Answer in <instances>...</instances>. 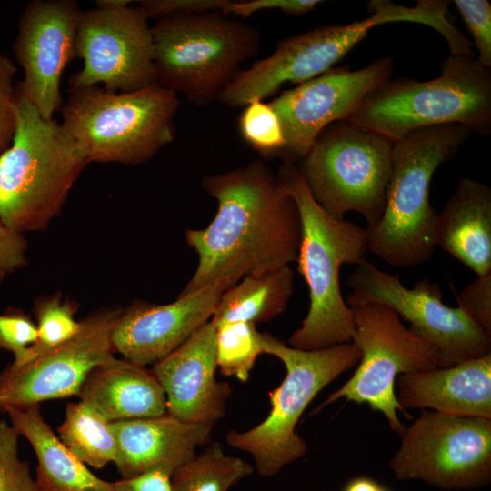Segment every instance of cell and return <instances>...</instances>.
I'll use <instances>...</instances> for the list:
<instances>
[{
    "label": "cell",
    "instance_id": "83f0119b",
    "mask_svg": "<svg viewBox=\"0 0 491 491\" xmlns=\"http://www.w3.org/2000/svg\"><path fill=\"white\" fill-rule=\"evenodd\" d=\"M76 304L64 300L60 296L41 297L35 303L37 337L19 365L45 354L72 338L80 329L81 323L75 319Z\"/></svg>",
    "mask_w": 491,
    "mask_h": 491
},
{
    "label": "cell",
    "instance_id": "2e32d148",
    "mask_svg": "<svg viewBox=\"0 0 491 491\" xmlns=\"http://www.w3.org/2000/svg\"><path fill=\"white\" fill-rule=\"evenodd\" d=\"M393 67L391 56L357 70L333 67L272 100L269 104L286 141L284 162L302 159L326 126L346 120L367 95L391 78Z\"/></svg>",
    "mask_w": 491,
    "mask_h": 491
},
{
    "label": "cell",
    "instance_id": "8992f818",
    "mask_svg": "<svg viewBox=\"0 0 491 491\" xmlns=\"http://www.w3.org/2000/svg\"><path fill=\"white\" fill-rule=\"evenodd\" d=\"M151 32L156 83L199 105L219 100L261 48L256 28L220 10L163 17Z\"/></svg>",
    "mask_w": 491,
    "mask_h": 491
},
{
    "label": "cell",
    "instance_id": "ffe728a7",
    "mask_svg": "<svg viewBox=\"0 0 491 491\" xmlns=\"http://www.w3.org/2000/svg\"><path fill=\"white\" fill-rule=\"evenodd\" d=\"M396 396L406 409L491 419V354L451 366L403 374Z\"/></svg>",
    "mask_w": 491,
    "mask_h": 491
},
{
    "label": "cell",
    "instance_id": "1f68e13d",
    "mask_svg": "<svg viewBox=\"0 0 491 491\" xmlns=\"http://www.w3.org/2000/svg\"><path fill=\"white\" fill-rule=\"evenodd\" d=\"M474 39L478 62L491 68V5L487 0H455Z\"/></svg>",
    "mask_w": 491,
    "mask_h": 491
},
{
    "label": "cell",
    "instance_id": "cb8c5ba5",
    "mask_svg": "<svg viewBox=\"0 0 491 491\" xmlns=\"http://www.w3.org/2000/svg\"><path fill=\"white\" fill-rule=\"evenodd\" d=\"M5 413L35 451L39 491H116L113 482L97 477L63 445L42 416L39 405L24 409L9 407Z\"/></svg>",
    "mask_w": 491,
    "mask_h": 491
},
{
    "label": "cell",
    "instance_id": "d6986e66",
    "mask_svg": "<svg viewBox=\"0 0 491 491\" xmlns=\"http://www.w3.org/2000/svg\"><path fill=\"white\" fill-rule=\"evenodd\" d=\"M216 328L209 320L180 346L153 365L166 396V414L185 423L212 427L225 415L232 395L215 379Z\"/></svg>",
    "mask_w": 491,
    "mask_h": 491
},
{
    "label": "cell",
    "instance_id": "d4e9b609",
    "mask_svg": "<svg viewBox=\"0 0 491 491\" xmlns=\"http://www.w3.org/2000/svg\"><path fill=\"white\" fill-rule=\"evenodd\" d=\"M289 266L243 277L222 295L210 319L215 327L232 322L266 323L282 314L294 289Z\"/></svg>",
    "mask_w": 491,
    "mask_h": 491
},
{
    "label": "cell",
    "instance_id": "52a82bcc",
    "mask_svg": "<svg viewBox=\"0 0 491 491\" xmlns=\"http://www.w3.org/2000/svg\"><path fill=\"white\" fill-rule=\"evenodd\" d=\"M177 94L155 83L132 92L70 88L62 125L87 162L139 165L173 142Z\"/></svg>",
    "mask_w": 491,
    "mask_h": 491
},
{
    "label": "cell",
    "instance_id": "f35d334b",
    "mask_svg": "<svg viewBox=\"0 0 491 491\" xmlns=\"http://www.w3.org/2000/svg\"><path fill=\"white\" fill-rule=\"evenodd\" d=\"M26 242L22 234L0 223V268L6 273L25 265Z\"/></svg>",
    "mask_w": 491,
    "mask_h": 491
},
{
    "label": "cell",
    "instance_id": "d590c367",
    "mask_svg": "<svg viewBox=\"0 0 491 491\" xmlns=\"http://www.w3.org/2000/svg\"><path fill=\"white\" fill-rule=\"evenodd\" d=\"M229 0H144L138 8L149 18L222 11Z\"/></svg>",
    "mask_w": 491,
    "mask_h": 491
},
{
    "label": "cell",
    "instance_id": "44dd1931",
    "mask_svg": "<svg viewBox=\"0 0 491 491\" xmlns=\"http://www.w3.org/2000/svg\"><path fill=\"white\" fill-rule=\"evenodd\" d=\"M117 443L115 464L122 478L154 466L177 468L210 441L212 427L180 421L167 414L110 422Z\"/></svg>",
    "mask_w": 491,
    "mask_h": 491
},
{
    "label": "cell",
    "instance_id": "f1b7e54d",
    "mask_svg": "<svg viewBox=\"0 0 491 491\" xmlns=\"http://www.w3.org/2000/svg\"><path fill=\"white\" fill-rule=\"evenodd\" d=\"M215 328L221 374L246 382L256 358L263 354L262 333L255 324L246 322L226 323Z\"/></svg>",
    "mask_w": 491,
    "mask_h": 491
},
{
    "label": "cell",
    "instance_id": "603a6c76",
    "mask_svg": "<svg viewBox=\"0 0 491 491\" xmlns=\"http://www.w3.org/2000/svg\"><path fill=\"white\" fill-rule=\"evenodd\" d=\"M107 421L166 414V396L152 369L115 356L87 375L77 395Z\"/></svg>",
    "mask_w": 491,
    "mask_h": 491
},
{
    "label": "cell",
    "instance_id": "277c9868",
    "mask_svg": "<svg viewBox=\"0 0 491 491\" xmlns=\"http://www.w3.org/2000/svg\"><path fill=\"white\" fill-rule=\"evenodd\" d=\"M471 132L458 125L420 128L394 142L386 202L368 233V249L400 268L431 259L436 213L430 205L436 170L450 160Z\"/></svg>",
    "mask_w": 491,
    "mask_h": 491
},
{
    "label": "cell",
    "instance_id": "74e56055",
    "mask_svg": "<svg viewBox=\"0 0 491 491\" xmlns=\"http://www.w3.org/2000/svg\"><path fill=\"white\" fill-rule=\"evenodd\" d=\"M175 469L171 465H160L113 485L116 491H174L172 476Z\"/></svg>",
    "mask_w": 491,
    "mask_h": 491
},
{
    "label": "cell",
    "instance_id": "4dcf8cb0",
    "mask_svg": "<svg viewBox=\"0 0 491 491\" xmlns=\"http://www.w3.org/2000/svg\"><path fill=\"white\" fill-rule=\"evenodd\" d=\"M20 434L0 420V491H39L27 461L19 457Z\"/></svg>",
    "mask_w": 491,
    "mask_h": 491
},
{
    "label": "cell",
    "instance_id": "7a4b0ae2",
    "mask_svg": "<svg viewBox=\"0 0 491 491\" xmlns=\"http://www.w3.org/2000/svg\"><path fill=\"white\" fill-rule=\"evenodd\" d=\"M301 219L297 271L309 290V309L288 339L289 346L318 350L352 341L354 322L340 289L343 264L356 265L368 249L366 228L333 217L313 198L298 168L284 162L276 173Z\"/></svg>",
    "mask_w": 491,
    "mask_h": 491
},
{
    "label": "cell",
    "instance_id": "7402d4cb",
    "mask_svg": "<svg viewBox=\"0 0 491 491\" xmlns=\"http://www.w3.org/2000/svg\"><path fill=\"white\" fill-rule=\"evenodd\" d=\"M435 243L476 276L491 274V189L462 178L436 214Z\"/></svg>",
    "mask_w": 491,
    "mask_h": 491
},
{
    "label": "cell",
    "instance_id": "9a60e30c",
    "mask_svg": "<svg viewBox=\"0 0 491 491\" xmlns=\"http://www.w3.org/2000/svg\"><path fill=\"white\" fill-rule=\"evenodd\" d=\"M123 310L104 308L80 320L69 340L20 366L0 371V413L77 396L87 375L113 357L111 336Z\"/></svg>",
    "mask_w": 491,
    "mask_h": 491
},
{
    "label": "cell",
    "instance_id": "8d00e7d4",
    "mask_svg": "<svg viewBox=\"0 0 491 491\" xmlns=\"http://www.w3.org/2000/svg\"><path fill=\"white\" fill-rule=\"evenodd\" d=\"M321 1L317 0H250L229 1L222 10L230 15L248 17L263 10H280L290 15H302L313 10Z\"/></svg>",
    "mask_w": 491,
    "mask_h": 491
},
{
    "label": "cell",
    "instance_id": "7c38bea8",
    "mask_svg": "<svg viewBox=\"0 0 491 491\" xmlns=\"http://www.w3.org/2000/svg\"><path fill=\"white\" fill-rule=\"evenodd\" d=\"M372 14L346 25L320 26L277 43L275 52L242 70L222 93L219 101L240 107L264 100L286 83L301 84L333 68L375 26L392 22H415L413 7L374 0Z\"/></svg>",
    "mask_w": 491,
    "mask_h": 491
},
{
    "label": "cell",
    "instance_id": "e575fe53",
    "mask_svg": "<svg viewBox=\"0 0 491 491\" xmlns=\"http://www.w3.org/2000/svg\"><path fill=\"white\" fill-rule=\"evenodd\" d=\"M15 73L14 62L0 52V155L11 145L15 131Z\"/></svg>",
    "mask_w": 491,
    "mask_h": 491
},
{
    "label": "cell",
    "instance_id": "ab89813d",
    "mask_svg": "<svg viewBox=\"0 0 491 491\" xmlns=\"http://www.w3.org/2000/svg\"><path fill=\"white\" fill-rule=\"evenodd\" d=\"M343 491H390L376 480L366 476H356L350 479Z\"/></svg>",
    "mask_w": 491,
    "mask_h": 491
},
{
    "label": "cell",
    "instance_id": "60d3db41",
    "mask_svg": "<svg viewBox=\"0 0 491 491\" xmlns=\"http://www.w3.org/2000/svg\"><path fill=\"white\" fill-rule=\"evenodd\" d=\"M132 1L129 0H98L97 6L114 7L118 5H129Z\"/></svg>",
    "mask_w": 491,
    "mask_h": 491
},
{
    "label": "cell",
    "instance_id": "f546056e",
    "mask_svg": "<svg viewBox=\"0 0 491 491\" xmlns=\"http://www.w3.org/2000/svg\"><path fill=\"white\" fill-rule=\"evenodd\" d=\"M244 140L264 155L282 156L286 146L280 120L269 103L256 100L245 105L238 119Z\"/></svg>",
    "mask_w": 491,
    "mask_h": 491
},
{
    "label": "cell",
    "instance_id": "ba28073f",
    "mask_svg": "<svg viewBox=\"0 0 491 491\" xmlns=\"http://www.w3.org/2000/svg\"><path fill=\"white\" fill-rule=\"evenodd\" d=\"M262 350L279 358L286 375L269 392L268 416L247 431L230 430L225 439L230 446L249 453L257 473L269 477L306 454L307 445L296 431L302 414L323 388L357 365L360 352L353 342L300 350L269 333H262Z\"/></svg>",
    "mask_w": 491,
    "mask_h": 491
},
{
    "label": "cell",
    "instance_id": "d6a6232c",
    "mask_svg": "<svg viewBox=\"0 0 491 491\" xmlns=\"http://www.w3.org/2000/svg\"><path fill=\"white\" fill-rule=\"evenodd\" d=\"M37 337L36 325L23 311L15 309L0 314V349L12 352V365H19Z\"/></svg>",
    "mask_w": 491,
    "mask_h": 491
},
{
    "label": "cell",
    "instance_id": "8fae6325",
    "mask_svg": "<svg viewBox=\"0 0 491 491\" xmlns=\"http://www.w3.org/2000/svg\"><path fill=\"white\" fill-rule=\"evenodd\" d=\"M399 436L389 461L398 480L454 491L490 484L491 419L422 410Z\"/></svg>",
    "mask_w": 491,
    "mask_h": 491
},
{
    "label": "cell",
    "instance_id": "484cf974",
    "mask_svg": "<svg viewBox=\"0 0 491 491\" xmlns=\"http://www.w3.org/2000/svg\"><path fill=\"white\" fill-rule=\"evenodd\" d=\"M58 438L80 461L95 468L115 462L117 443L110 422L83 401L69 403Z\"/></svg>",
    "mask_w": 491,
    "mask_h": 491
},
{
    "label": "cell",
    "instance_id": "4316f807",
    "mask_svg": "<svg viewBox=\"0 0 491 491\" xmlns=\"http://www.w3.org/2000/svg\"><path fill=\"white\" fill-rule=\"evenodd\" d=\"M253 472L248 462L226 455L214 442L175 470L172 486L174 491H228Z\"/></svg>",
    "mask_w": 491,
    "mask_h": 491
},
{
    "label": "cell",
    "instance_id": "3957f363",
    "mask_svg": "<svg viewBox=\"0 0 491 491\" xmlns=\"http://www.w3.org/2000/svg\"><path fill=\"white\" fill-rule=\"evenodd\" d=\"M16 125L0 155V223L18 234L45 229L88 164L62 124L44 119L16 87Z\"/></svg>",
    "mask_w": 491,
    "mask_h": 491
},
{
    "label": "cell",
    "instance_id": "5b68a950",
    "mask_svg": "<svg viewBox=\"0 0 491 491\" xmlns=\"http://www.w3.org/2000/svg\"><path fill=\"white\" fill-rule=\"evenodd\" d=\"M396 142L430 126L491 133V70L475 56L450 55L428 81L390 78L346 120Z\"/></svg>",
    "mask_w": 491,
    "mask_h": 491
},
{
    "label": "cell",
    "instance_id": "4fadbf2b",
    "mask_svg": "<svg viewBox=\"0 0 491 491\" xmlns=\"http://www.w3.org/2000/svg\"><path fill=\"white\" fill-rule=\"evenodd\" d=\"M347 286L351 288L346 298L347 306L376 302L390 307L410 324L414 334L440 352L443 367L491 354V335L476 326L458 306L445 305L436 282L424 278L409 288L398 276L364 258L348 276Z\"/></svg>",
    "mask_w": 491,
    "mask_h": 491
},
{
    "label": "cell",
    "instance_id": "9c48e42d",
    "mask_svg": "<svg viewBox=\"0 0 491 491\" xmlns=\"http://www.w3.org/2000/svg\"><path fill=\"white\" fill-rule=\"evenodd\" d=\"M394 142L348 121L326 126L298 168L313 198L333 217L356 212L375 226L386 202Z\"/></svg>",
    "mask_w": 491,
    "mask_h": 491
},
{
    "label": "cell",
    "instance_id": "836d02e7",
    "mask_svg": "<svg viewBox=\"0 0 491 491\" xmlns=\"http://www.w3.org/2000/svg\"><path fill=\"white\" fill-rule=\"evenodd\" d=\"M456 300L466 316L491 335V274L476 276L463 288Z\"/></svg>",
    "mask_w": 491,
    "mask_h": 491
},
{
    "label": "cell",
    "instance_id": "e0dca14e",
    "mask_svg": "<svg viewBox=\"0 0 491 491\" xmlns=\"http://www.w3.org/2000/svg\"><path fill=\"white\" fill-rule=\"evenodd\" d=\"M81 12L72 0H35L18 21L13 50L24 78L16 87L45 120L63 105L60 81L75 56Z\"/></svg>",
    "mask_w": 491,
    "mask_h": 491
},
{
    "label": "cell",
    "instance_id": "b9f144b4",
    "mask_svg": "<svg viewBox=\"0 0 491 491\" xmlns=\"http://www.w3.org/2000/svg\"><path fill=\"white\" fill-rule=\"evenodd\" d=\"M5 274L6 272L0 268V282L2 281Z\"/></svg>",
    "mask_w": 491,
    "mask_h": 491
},
{
    "label": "cell",
    "instance_id": "5bb4252c",
    "mask_svg": "<svg viewBox=\"0 0 491 491\" xmlns=\"http://www.w3.org/2000/svg\"><path fill=\"white\" fill-rule=\"evenodd\" d=\"M75 55L84 65L70 88L103 84L111 92H132L156 83L148 18L129 5L82 11Z\"/></svg>",
    "mask_w": 491,
    "mask_h": 491
},
{
    "label": "cell",
    "instance_id": "6da1fadb",
    "mask_svg": "<svg viewBox=\"0 0 491 491\" xmlns=\"http://www.w3.org/2000/svg\"><path fill=\"white\" fill-rule=\"evenodd\" d=\"M201 185L217 201L218 209L206 227L185 230V241L196 252L198 265L180 295L220 279L236 285L246 276L296 261L300 214L266 165L255 161L208 175Z\"/></svg>",
    "mask_w": 491,
    "mask_h": 491
},
{
    "label": "cell",
    "instance_id": "30bf717a",
    "mask_svg": "<svg viewBox=\"0 0 491 491\" xmlns=\"http://www.w3.org/2000/svg\"><path fill=\"white\" fill-rule=\"evenodd\" d=\"M350 307L354 333L352 341L360 352L357 368L352 376L315 410L346 398L367 404L381 412L392 430L399 434L405 426L397 411L406 413L396 396L398 375L443 367L440 352L426 343L390 307L376 302H363Z\"/></svg>",
    "mask_w": 491,
    "mask_h": 491
},
{
    "label": "cell",
    "instance_id": "ac0fdd59",
    "mask_svg": "<svg viewBox=\"0 0 491 491\" xmlns=\"http://www.w3.org/2000/svg\"><path fill=\"white\" fill-rule=\"evenodd\" d=\"M227 279L215 281L165 305L135 302L118 317L111 336L115 353L139 366L154 365L211 319Z\"/></svg>",
    "mask_w": 491,
    "mask_h": 491
}]
</instances>
